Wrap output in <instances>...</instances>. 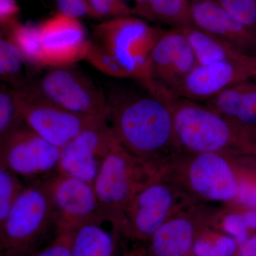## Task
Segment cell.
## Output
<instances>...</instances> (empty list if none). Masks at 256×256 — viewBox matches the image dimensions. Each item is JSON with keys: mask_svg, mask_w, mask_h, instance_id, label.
<instances>
[{"mask_svg": "<svg viewBox=\"0 0 256 256\" xmlns=\"http://www.w3.org/2000/svg\"></svg>", "mask_w": 256, "mask_h": 256, "instance_id": "43", "label": "cell"}, {"mask_svg": "<svg viewBox=\"0 0 256 256\" xmlns=\"http://www.w3.org/2000/svg\"><path fill=\"white\" fill-rule=\"evenodd\" d=\"M58 12L80 18H92V11L86 0H54Z\"/></svg>", "mask_w": 256, "mask_h": 256, "instance_id": "32", "label": "cell"}, {"mask_svg": "<svg viewBox=\"0 0 256 256\" xmlns=\"http://www.w3.org/2000/svg\"><path fill=\"white\" fill-rule=\"evenodd\" d=\"M44 181L56 230H74L101 213L92 184L58 172L47 176Z\"/></svg>", "mask_w": 256, "mask_h": 256, "instance_id": "14", "label": "cell"}, {"mask_svg": "<svg viewBox=\"0 0 256 256\" xmlns=\"http://www.w3.org/2000/svg\"><path fill=\"white\" fill-rule=\"evenodd\" d=\"M55 225L53 206L44 180L25 186L0 224L1 255L32 256Z\"/></svg>", "mask_w": 256, "mask_h": 256, "instance_id": "5", "label": "cell"}, {"mask_svg": "<svg viewBox=\"0 0 256 256\" xmlns=\"http://www.w3.org/2000/svg\"><path fill=\"white\" fill-rule=\"evenodd\" d=\"M252 80H256V57L242 62L197 65L185 79L176 96L206 102L232 86Z\"/></svg>", "mask_w": 256, "mask_h": 256, "instance_id": "16", "label": "cell"}, {"mask_svg": "<svg viewBox=\"0 0 256 256\" xmlns=\"http://www.w3.org/2000/svg\"><path fill=\"white\" fill-rule=\"evenodd\" d=\"M163 31L138 16L110 18L94 26L96 41L126 70L130 78L150 82L152 50Z\"/></svg>", "mask_w": 256, "mask_h": 256, "instance_id": "6", "label": "cell"}, {"mask_svg": "<svg viewBox=\"0 0 256 256\" xmlns=\"http://www.w3.org/2000/svg\"><path fill=\"white\" fill-rule=\"evenodd\" d=\"M192 26L222 38L248 54L256 56V36L216 0H193Z\"/></svg>", "mask_w": 256, "mask_h": 256, "instance_id": "17", "label": "cell"}, {"mask_svg": "<svg viewBox=\"0 0 256 256\" xmlns=\"http://www.w3.org/2000/svg\"><path fill=\"white\" fill-rule=\"evenodd\" d=\"M256 36V0H216Z\"/></svg>", "mask_w": 256, "mask_h": 256, "instance_id": "29", "label": "cell"}, {"mask_svg": "<svg viewBox=\"0 0 256 256\" xmlns=\"http://www.w3.org/2000/svg\"><path fill=\"white\" fill-rule=\"evenodd\" d=\"M205 105L242 126L256 128V80L236 84L217 94Z\"/></svg>", "mask_w": 256, "mask_h": 256, "instance_id": "19", "label": "cell"}, {"mask_svg": "<svg viewBox=\"0 0 256 256\" xmlns=\"http://www.w3.org/2000/svg\"><path fill=\"white\" fill-rule=\"evenodd\" d=\"M236 203L256 208V182L248 180L242 174L238 197Z\"/></svg>", "mask_w": 256, "mask_h": 256, "instance_id": "34", "label": "cell"}, {"mask_svg": "<svg viewBox=\"0 0 256 256\" xmlns=\"http://www.w3.org/2000/svg\"><path fill=\"white\" fill-rule=\"evenodd\" d=\"M197 65L193 50L181 28L163 31L152 50L150 82L146 88L176 96Z\"/></svg>", "mask_w": 256, "mask_h": 256, "instance_id": "10", "label": "cell"}, {"mask_svg": "<svg viewBox=\"0 0 256 256\" xmlns=\"http://www.w3.org/2000/svg\"><path fill=\"white\" fill-rule=\"evenodd\" d=\"M160 174L161 168L132 156L118 140L106 158L94 188L101 212L114 220L122 235L128 204Z\"/></svg>", "mask_w": 256, "mask_h": 256, "instance_id": "4", "label": "cell"}, {"mask_svg": "<svg viewBox=\"0 0 256 256\" xmlns=\"http://www.w3.org/2000/svg\"><path fill=\"white\" fill-rule=\"evenodd\" d=\"M25 186L20 176L0 165V224L6 218Z\"/></svg>", "mask_w": 256, "mask_h": 256, "instance_id": "27", "label": "cell"}, {"mask_svg": "<svg viewBox=\"0 0 256 256\" xmlns=\"http://www.w3.org/2000/svg\"><path fill=\"white\" fill-rule=\"evenodd\" d=\"M1 256H4V255H1Z\"/></svg>", "mask_w": 256, "mask_h": 256, "instance_id": "41", "label": "cell"}, {"mask_svg": "<svg viewBox=\"0 0 256 256\" xmlns=\"http://www.w3.org/2000/svg\"><path fill=\"white\" fill-rule=\"evenodd\" d=\"M95 18H110L132 15L128 5L116 0H86Z\"/></svg>", "mask_w": 256, "mask_h": 256, "instance_id": "30", "label": "cell"}, {"mask_svg": "<svg viewBox=\"0 0 256 256\" xmlns=\"http://www.w3.org/2000/svg\"><path fill=\"white\" fill-rule=\"evenodd\" d=\"M20 12L16 0H0V24L5 33L18 24Z\"/></svg>", "mask_w": 256, "mask_h": 256, "instance_id": "33", "label": "cell"}, {"mask_svg": "<svg viewBox=\"0 0 256 256\" xmlns=\"http://www.w3.org/2000/svg\"><path fill=\"white\" fill-rule=\"evenodd\" d=\"M38 26L44 66H70L84 60L92 40L79 18L58 12Z\"/></svg>", "mask_w": 256, "mask_h": 256, "instance_id": "15", "label": "cell"}, {"mask_svg": "<svg viewBox=\"0 0 256 256\" xmlns=\"http://www.w3.org/2000/svg\"><path fill=\"white\" fill-rule=\"evenodd\" d=\"M16 95L18 110L24 124L60 148L87 128L107 118L108 114L84 116L70 112L47 100L32 85L16 90Z\"/></svg>", "mask_w": 256, "mask_h": 256, "instance_id": "8", "label": "cell"}, {"mask_svg": "<svg viewBox=\"0 0 256 256\" xmlns=\"http://www.w3.org/2000/svg\"><path fill=\"white\" fill-rule=\"evenodd\" d=\"M210 226L232 237L238 245L252 236L244 220L242 206L236 202L220 206Z\"/></svg>", "mask_w": 256, "mask_h": 256, "instance_id": "25", "label": "cell"}, {"mask_svg": "<svg viewBox=\"0 0 256 256\" xmlns=\"http://www.w3.org/2000/svg\"><path fill=\"white\" fill-rule=\"evenodd\" d=\"M188 38L198 65L226 62H242L254 58L222 38L195 26L181 28Z\"/></svg>", "mask_w": 256, "mask_h": 256, "instance_id": "20", "label": "cell"}, {"mask_svg": "<svg viewBox=\"0 0 256 256\" xmlns=\"http://www.w3.org/2000/svg\"><path fill=\"white\" fill-rule=\"evenodd\" d=\"M24 124L18 110L16 90L3 85L0 90V140Z\"/></svg>", "mask_w": 256, "mask_h": 256, "instance_id": "26", "label": "cell"}, {"mask_svg": "<svg viewBox=\"0 0 256 256\" xmlns=\"http://www.w3.org/2000/svg\"><path fill=\"white\" fill-rule=\"evenodd\" d=\"M146 246H137L132 248L130 250L124 252L118 256H146Z\"/></svg>", "mask_w": 256, "mask_h": 256, "instance_id": "38", "label": "cell"}, {"mask_svg": "<svg viewBox=\"0 0 256 256\" xmlns=\"http://www.w3.org/2000/svg\"><path fill=\"white\" fill-rule=\"evenodd\" d=\"M235 256H256V234L238 246Z\"/></svg>", "mask_w": 256, "mask_h": 256, "instance_id": "36", "label": "cell"}, {"mask_svg": "<svg viewBox=\"0 0 256 256\" xmlns=\"http://www.w3.org/2000/svg\"><path fill=\"white\" fill-rule=\"evenodd\" d=\"M84 60L101 73L118 78H130L126 70L101 45L90 41Z\"/></svg>", "mask_w": 256, "mask_h": 256, "instance_id": "28", "label": "cell"}, {"mask_svg": "<svg viewBox=\"0 0 256 256\" xmlns=\"http://www.w3.org/2000/svg\"><path fill=\"white\" fill-rule=\"evenodd\" d=\"M60 148L24 124L0 140V165L20 178L38 180L57 172Z\"/></svg>", "mask_w": 256, "mask_h": 256, "instance_id": "11", "label": "cell"}, {"mask_svg": "<svg viewBox=\"0 0 256 256\" xmlns=\"http://www.w3.org/2000/svg\"><path fill=\"white\" fill-rule=\"evenodd\" d=\"M252 136H254V140H255L256 142V128H252Z\"/></svg>", "mask_w": 256, "mask_h": 256, "instance_id": "39", "label": "cell"}, {"mask_svg": "<svg viewBox=\"0 0 256 256\" xmlns=\"http://www.w3.org/2000/svg\"><path fill=\"white\" fill-rule=\"evenodd\" d=\"M73 230H56L54 238L32 256H72Z\"/></svg>", "mask_w": 256, "mask_h": 256, "instance_id": "31", "label": "cell"}, {"mask_svg": "<svg viewBox=\"0 0 256 256\" xmlns=\"http://www.w3.org/2000/svg\"><path fill=\"white\" fill-rule=\"evenodd\" d=\"M238 244L218 229L207 226L200 232L192 250L193 256H235Z\"/></svg>", "mask_w": 256, "mask_h": 256, "instance_id": "22", "label": "cell"}, {"mask_svg": "<svg viewBox=\"0 0 256 256\" xmlns=\"http://www.w3.org/2000/svg\"><path fill=\"white\" fill-rule=\"evenodd\" d=\"M122 236L110 216L101 213L73 230L72 256H116Z\"/></svg>", "mask_w": 256, "mask_h": 256, "instance_id": "18", "label": "cell"}, {"mask_svg": "<svg viewBox=\"0 0 256 256\" xmlns=\"http://www.w3.org/2000/svg\"><path fill=\"white\" fill-rule=\"evenodd\" d=\"M195 202H198L160 174L128 204L124 210L122 235L148 242L166 220Z\"/></svg>", "mask_w": 256, "mask_h": 256, "instance_id": "7", "label": "cell"}, {"mask_svg": "<svg viewBox=\"0 0 256 256\" xmlns=\"http://www.w3.org/2000/svg\"><path fill=\"white\" fill-rule=\"evenodd\" d=\"M108 120L121 146L146 162L162 168L181 151L170 102L149 90L109 98Z\"/></svg>", "mask_w": 256, "mask_h": 256, "instance_id": "1", "label": "cell"}, {"mask_svg": "<svg viewBox=\"0 0 256 256\" xmlns=\"http://www.w3.org/2000/svg\"><path fill=\"white\" fill-rule=\"evenodd\" d=\"M192 1H193V0H192Z\"/></svg>", "mask_w": 256, "mask_h": 256, "instance_id": "42", "label": "cell"}, {"mask_svg": "<svg viewBox=\"0 0 256 256\" xmlns=\"http://www.w3.org/2000/svg\"><path fill=\"white\" fill-rule=\"evenodd\" d=\"M175 134L181 151L214 152L233 158L256 154L252 130L226 118L206 105L172 96Z\"/></svg>", "mask_w": 256, "mask_h": 256, "instance_id": "2", "label": "cell"}, {"mask_svg": "<svg viewBox=\"0 0 256 256\" xmlns=\"http://www.w3.org/2000/svg\"><path fill=\"white\" fill-rule=\"evenodd\" d=\"M153 21L161 22L172 28L192 26V0H149Z\"/></svg>", "mask_w": 256, "mask_h": 256, "instance_id": "23", "label": "cell"}, {"mask_svg": "<svg viewBox=\"0 0 256 256\" xmlns=\"http://www.w3.org/2000/svg\"><path fill=\"white\" fill-rule=\"evenodd\" d=\"M117 142L108 118L101 120L60 148L57 172L94 184L102 163Z\"/></svg>", "mask_w": 256, "mask_h": 256, "instance_id": "13", "label": "cell"}, {"mask_svg": "<svg viewBox=\"0 0 256 256\" xmlns=\"http://www.w3.org/2000/svg\"><path fill=\"white\" fill-rule=\"evenodd\" d=\"M4 36L14 43L26 63L44 66L41 34L38 26L18 23Z\"/></svg>", "mask_w": 256, "mask_h": 256, "instance_id": "21", "label": "cell"}, {"mask_svg": "<svg viewBox=\"0 0 256 256\" xmlns=\"http://www.w3.org/2000/svg\"><path fill=\"white\" fill-rule=\"evenodd\" d=\"M242 170L233 158L220 153L180 151L161 170V175L192 198L210 204L236 201Z\"/></svg>", "mask_w": 256, "mask_h": 256, "instance_id": "3", "label": "cell"}, {"mask_svg": "<svg viewBox=\"0 0 256 256\" xmlns=\"http://www.w3.org/2000/svg\"><path fill=\"white\" fill-rule=\"evenodd\" d=\"M240 206L248 228L252 235H254L256 234V208L244 206L242 205Z\"/></svg>", "mask_w": 256, "mask_h": 256, "instance_id": "37", "label": "cell"}, {"mask_svg": "<svg viewBox=\"0 0 256 256\" xmlns=\"http://www.w3.org/2000/svg\"><path fill=\"white\" fill-rule=\"evenodd\" d=\"M220 206L195 202L180 210L152 236L146 256H191L197 236L210 226Z\"/></svg>", "mask_w": 256, "mask_h": 256, "instance_id": "12", "label": "cell"}, {"mask_svg": "<svg viewBox=\"0 0 256 256\" xmlns=\"http://www.w3.org/2000/svg\"><path fill=\"white\" fill-rule=\"evenodd\" d=\"M126 4L132 12L133 16H138L144 20L153 21L149 0H124Z\"/></svg>", "mask_w": 256, "mask_h": 256, "instance_id": "35", "label": "cell"}, {"mask_svg": "<svg viewBox=\"0 0 256 256\" xmlns=\"http://www.w3.org/2000/svg\"><path fill=\"white\" fill-rule=\"evenodd\" d=\"M32 86L66 110L84 116L108 114V99L92 79L69 66L53 68Z\"/></svg>", "mask_w": 256, "mask_h": 256, "instance_id": "9", "label": "cell"}, {"mask_svg": "<svg viewBox=\"0 0 256 256\" xmlns=\"http://www.w3.org/2000/svg\"><path fill=\"white\" fill-rule=\"evenodd\" d=\"M26 63L22 55L8 36L0 40V76L10 87L20 90L28 86L23 79V66Z\"/></svg>", "mask_w": 256, "mask_h": 256, "instance_id": "24", "label": "cell"}, {"mask_svg": "<svg viewBox=\"0 0 256 256\" xmlns=\"http://www.w3.org/2000/svg\"><path fill=\"white\" fill-rule=\"evenodd\" d=\"M116 1L124 3V4H126V2H124V0H116Z\"/></svg>", "mask_w": 256, "mask_h": 256, "instance_id": "40", "label": "cell"}]
</instances>
